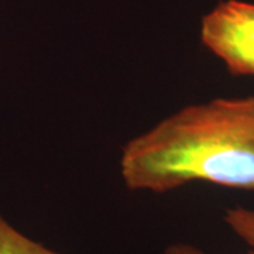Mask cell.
Masks as SVG:
<instances>
[{
    "instance_id": "cell-2",
    "label": "cell",
    "mask_w": 254,
    "mask_h": 254,
    "mask_svg": "<svg viewBox=\"0 0 254 254\" xmlns=\"http://www.w3.org/2000/svg\"><path fill=\"white\" fill-rule=\"evenodd\" d=\"M199 36L232 75L254 78V3L220 1L202 17Z\"/></svg>"
},
{
    "instance_id": "cell-1",
    "label": "cell",
    "mask_w": 254,
    "mask_h": 254,
    "mask_svg": "<svg viewBox=\"0 0 254 254\" xmlns=\"http://www.w3.org/2000/svg\"><path fill=\"white\" fill-rule=\"evenodd\" d=\"M119 164L130 190L165 193L195 181L254 190V96L185 106L128 140Z\"/></svg>"
},
{
    "instance_id": "cell-3",
    "label": "cell",
    "mask_w": 254,
    "mask_h": 254,
    "mask_svg": "<svg viewBox=\"0 0 254 254\" xmlns=\"http://www.w3.org/2000/svg\"><path fill=\"white\" fill-rule=\"evenodd\" d=\"M0 254H64L23 235L0 215Z\"/></svg>"
},
{
    "instance_id": "cell-5",
    "label": "cell",
    "mask_w": 254,
    "mask_h": 254,
    "mask_svg": "<svg viewBox=\"0 0 254 254\" xmlns=\"http://www.w3.org/2000/svg\"><path fill=\"white\" fill-rule=\"evenodd\" d=\"M164 254H205L199 247L190 245V243H173L168 247H165ZM247 254H254V250Z\"/></svg>"
},
{
    "instance_id": "cell-4",
    "label": "cell",
    "mask_w": 254,
    "mask_h": 254,
    "mask_svg": "<svg viewBox=\"0 0 254 254\" xmlns=\"http://www.w3.org/2000/svg\"><path fill=\"white\" fill-rule=\"evenodd\" d=\"M223 220L239 239L254 249V209L242 206L229 208L225 212Z\"/></svg>"
}]
</instances>
